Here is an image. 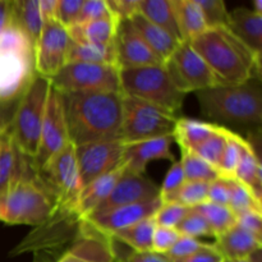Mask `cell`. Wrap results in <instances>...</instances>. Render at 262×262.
<instances>
[{
	"label": "cell",
	"instance_id": "12",
	"mask_svg": "<svg viewBox=\"0 0 262 262\" xmlns=\"http://www.w3.org/2000/svg\"><path fill=\"white\" fill-rule=\"evenodd\" d=\"M71 38L68 31L55 19L43 22L42 31L33 48V64L37 76L51 79L67 64Z\"/></svg>",
	"mask_w": 262,
	"mask_h": 262
},
{
	"label": "cell",
	"instance_id": "13",
	"mask_svg": "<svg viewBox=\"0 0 262 262\" xmlns=\"http://www.w3.org/2000/svg\"><path fill=\"white\" fill-rule=\"evenodd\" d=\"M68 143L69 138L66 117H64L63 95L51 84L42 128H41L40 145H38L37 154L32 160V165L36 171L40 170L51 156L59 152Z\"/></svg>",
	"mask_w": 262,
	"mask_h": 262
},
{
	"label": "cell",
	"instance_id": "31",
	"mask_svg": "<svg viewBox=\"0 0 262 262\" xmlns=\"http://www.w3.org/2000/svg\"><path fill=\"white\" fill-rule=\"evenodd\" d=\"M217 127L219 125L214 123L191 118H178L174 127L173 140L177 141L181 151H193L202 141L211 136Z\"/></svg>",
	"mask_w": 262,
	"mask_h": 262
},
{
	"label": "cell",
	"instance_id": "41",
	"mask_svg": "<svg viewBox=\"0 0 262 262\" xmlns=\"http://www.w3.org/2000/svg\"><path fill=\"white\" fill-rule=\"evenodd\" d=\"M176 229L181 235L194 238V239L201 237H214L206 220L192 209H189Z\"/></svg>",
	"mask_w": 262,
	"mask_h": 262
},
{
	"label": "cell",
	"instance_id": "46",
	"mask_svg": "<svg viewBox=\"0 0 262 262\" xmlns=\"http://www.w3.org/2000/svg\"><path fill=\"white\" fill-rule=\"evenodd\" d=\"M204 245L205 243L200 242L199 239L186 237V235H179L177 242L174 243L173 247L165 253V256L171 261L182 260V258H186L188 257V256L193 255V253L197 252L200 248H202Z\"/></svg>",
	"mask_w": 262,
	"mask_h": 262
},
{
	"label": "cell",
	"instance_id": "4",
	"mask_svg": "<svg viewBox=\"0 0 262 262\" xmlns=\"http://www.w3.org/2000/svg\"><path fill=\"white\" fill-rule=\"evenodd\" d=\"M55 200L31 168L0 188V222L9 225L38 227L55 210Z\"/></svg>",
	"mask_w": 262,
	"mask_h": 262
},
{
	"label": "cell",
	"instance_id": "26",
	"mask_svg": "<svg viewBox=\"0 0 262 262\" xmlns=\"http://www.w3.org/2000/svg\"><path fill=\"white\" fill-rule=\"evenodd\" d=\"M119 20L113 15L92 20V22L78 23L67 28L69 38L73 42L90 43V45H109L113 43L117 35Z\"/></svg>",
	"mask_w": 262,
	"mask_h": 262
},
{
	"label": "cell",
	"instance_id": "53",
	"mask_svg": "<svg viewBox=\"0 0 262 262\" xmlns=\"http://www.w3.org/2000/svg\"><path fill=\"white\" fill-rule=\"evenodd\" d=\"M56 3L58 0H40V12L43 22L55 19Z\"/></svg>",
	"mask_w": 262,
	"mask_h": 262
},
{
	"label": "cell",
	"instance_id": "40",
	"mask_svg": "<svg viewBox=\"0 0 262 262\" xmlns=\"http://www.w3.org/2000/svg\"><path fill=\"white\" fill-rule=\"evenodd\" d=\"M188 211V207L182 206V205L177 204V202H161L160 207H159L158 211L154 215L156 227L176 229Z\"/></svg>",
	"mask_w": 262,
	"mask_h": 262
},
{
	"label": "cell",
	"instance_id": "29",
	"mask_svg": "<svg viewBox=\"0 0 262 262\" xmlns=\"http://www.w3.org/2000/svg\"><path fill=\"white\" fill-rule=\"evenodd\" d=\"M173 7L182 41L189 42L207 30L197 0H173Z\"/></svg>",
	"mask_w": 262,
	"mask_h": 262
},
{
	"label": "cell",
	"instance_id": "52",
	"mask_svg": "<svg viewBox=\"0 0 262 262\" xmlns=\"http://www.w3.org/2000/svg\"><path fill=\"white\" fill-rule=\"evenodd\" d=\"M115 262H173L169 260L165 255L154 252V251H146V252H136L132 251L127 256L115 257Z\"/></svg>",
	"mask_w": 262,
	"mask_h": 262
},
{
	"label": "cell",
	"instance_id": "15",
	"mask_svg": "<svg viewBox=\"0 0 262 262\" xmlns=\"http://www.w3.org/2000/svg\"><path fill=\"white\" fill-rule=\"evenodd\" d=\"M35 74L33 55L0 49V106L19 99Z\"/></svg>",
	"mask_w": 262,
	"mask_h": 262
},
{
	"label": "cell",
	"instance_id": "22",
	"mask_svg": "<svg viewBox=\"0 0 262 262\" xmlns=\"http://www.w3.org/2000/svg\"><path fill=\"white\" fill-rule=\"evenodd\" d=\"M33 168L32 160L19 150L10 130V120L0 132V188Z\"/></svg>",
	"mask_w": 262,
	"mask_h": 262
},
{
	"label": "cell",
	"instance_id": "51",
	"mask_svg": "<svg viewBox=\"0 0 262 262\" xmlns=\"http://www.w3.org/2000/svg\"><path fill=\"white\" fill-rule=\"evenodd\" d=\"M173 262H224V257H223L222 253L216 250L214 245L205 243L202 248H200L193 255Z\"/></svg>",
	"mask_w": 262,
	"mask_h": 262
},
{
	"label": "cell",
	"instance_id": "11",
	"mask_svg": "<svg viewBox=\"0 0 262 262\" xmlns=\"http://www.w3.org/2000/svg\"><path fill=\"white\" fill-rule=\"evenodd\" d=\"M171 81L184 95L217 86L214 74L189 42L182 41L164 63Z\"/></svg>",
	"mask_w": 262,
	"mask_h": 262
},
{
	"label": "cell",
	"instance_id": "43",
	"mask_svg": "<svg viewBox=\"0 0 262 262\" xmlns=\"http://www.w3.org/2000/svg\"><path fill=\"white\" fill-rule=\"evenodd\" d=\"M184 182H186V177H184L183 166H182L181 160L174 161L173 165L170 166V169L166 173L163 184L160 187L161 201H166L174 192H177L181 188V186Z\"/></svg>",
	"mask_w": 262,
	"mask_h": 262
},
{
	"label": "cell",
	"instance_id": "27",
	"mask_svg": "<svg viewBox=\"0 0 262 262\" xmlns=\"http://www.w3.org/2000/svg\"><path fill=\"white\" fill-rule=\"evenodd\" d=\"M9 23L17 26L30 38L35 48L43 27V20L40 12V0L12 2Z\"/></svg>",
	"mask_w": 262,
	"mask_h": 262
},
{
	"label": "cell",
	"instance_id": "19",
	"mask_svg": "<svg viewBox=\"0 0 262 262\" xmlns=\"http://www.w3.org/2000/svg\"><path fill=\"white\" fill-rule=\"evenodd\" d=\"M119 69L163 64L136 32L129 19L120 20L114 40Z\"/></svg>",
	"mask_w": 262,
	"mask_h": 262
},
{
	"label": "cell",
	"instance_id": "39",
	"mask_svg": "<svg viewBox=\"0 0 262 262\" xmlns=\"http://www.w3.org/2000/svg\"><path fill=\"white\" fill-rule=\"evenodd\" d=\"M242 136L233 132V130H229L227 145H225L219 165H217L220 176L224 177V178H233V176H234V171L237 169L238 163H239L241 154H242Z\"/></svg>",
	"mask_w": 262,
	"mask_h": 262
},
{
	"label": "cell",
	"instance_id": "9",
	"mask_svg": "<svg viewBox=\"0 0 262 262\" xmlns=\"http://www.w3.org/2000/svg\"><path fill=\"white\" fill-rule=\"evenodd\" d=\"M50 81L61 94L120 92L119 68L107 64L67 63Z\"/></svg>",
	"mask_w": 262,
	"mask_h": 262
},
{
	"label": "cell",
	"instance_id": "36",
	"mask_svg": "<svg viewBox=\"0 0 262 262\" xmlns=\"http://www.w3.org/2000/svg\"><path fill=\"white\" fill-rule=\"evenodd\" d=\"M228 133H229V129L219 125L216 130L211 136H209L206 140L202 141L192 152H194L202 160H205L210 165L217 169L220 158H222L223 151H224L225 145H227Z\"/></svg>",
	"mask_w": 262,
	"mask_h": 262
},
{
	"label": "cell",
	"instance_id": "16",
	"mask_svg": "<svg viewBox=\"0 0 262 262\" xmlns=\"http://www.w3.org/2000/svg\"><path fill=\"white\" fill-rule=\"evenodd\" d=\"M158 197H160V187L158 184L154 183L145 174L132 173L125 168V171L117 182L107 199L95 210L91 216L110 211L117 207L125 206V205L137 204V202L147 201V200H154Z\"/></svg>",
	"mask_w": 262,
	"mask_h": 262
},
{
	"label": "cell",
	"instance_id": "14",
	"mask_svg": "<svg viewBox=\"0 0 262 262\" xmlns=\"http://www.w3.org/2000/svg\"><path fill=\"white\" fill-rule=\"evenodd\" d=\"M125 143L122 140L101 141L76 146L82 188L94 179L124 164Z\"/></svg>",
	"mask_w": 262,
	"mask_h": 262
},
{
	"label": "cell",
	"instance_id": "6",
	"mask_svg": "<svg viewBox=\"0 0 262 262\" xmlns=\"http://www.w3.org/2000/svg\"><path fill=\"white\" fill-rule=\"evenodd\" d=\"M83 223L84 220L72 209V202L55 206L50 217L33 228L32 232L10 251V256L32 252L53 260L54 256H60L79 237Z\"/></svg>",
	"mask_w": 262,
	"mask_h": 262
},
{
	"label": "cell",
	"instance_id": "35",
	"mask_svg": "<svg viewBox=\"0 0 262 262\" xmlns=\"http://www.w3.org/2000/svg\"><path fill=\"white\" fill-rule=\"evenodd\" d=\"M181 163L182 166H183L186 181H197L210 183V182L222 177L216 168H214L209 163L202 160L201 158H199L192 151H181Z\"/></svg>",
	"mask_w": 262,
	"mask_h": 262
},
{
	"label": "cell",
	"instance_id": "55",
	"mask_svg": "<svg viewBox=\"0 0 262 262\" xmlns=\"http://www.w3.org/2000/svg\"><path fill=\"white\" fill-rule=\"evenodd\" d=\"M33 262H53L50 257H46L43 255H35V258H33Z\"/></svg>",
	"mask_w": 262,
	"mask_h": 262
},
{
	"label": "cell",
	"instance_id": "58",
	"mask_svg": "<svg viewBox=\"0 0 262 262\" xmlns=\"http://www.w3.org/2000/svg\"><path fill=\"white\" fill-rule=\"evenodd\" d=\"M224 262H251L250 258H242V260H224Z\"/></svg>",
	"mask_w": 262,
	"mask_h": 262
},
{
	"label": "cell",
	"instance_id": "32",
	"mask_svg": "<svg viewBox=\"0 0 262 262\" xmlns=\"http://www.w3.org/2000/svg\"><path fill=\"white\" fill-rule=\"evenodd\" d=\"M67 63H89L117 66V51L114 42L109 45H90L71 40L67 54Z\"/></svg>",
	"mask_w": 262,
	"mask_h": 262
},
{
	"label": "cell",
	"instance_id": "44",
	"mask_svg": "<svg viewBox=\"0 0 262 262\" xmlns=\"http://www.w3.org/2000/svg\"><path fill=\"white\" fill-rule=\"evenodd\" d=\"M82 4H83V0H58L55 20L64 28L72 27L76 25Z\"/></svg>",
	"mask_w": 262,
	"mask_h": 262
},
{
	"label": "cell",
	"instance_id": "34",
	"mask_svg": "<svg viewBox=\"0 0 262 262\" xmlns=\"http://www.w3.org/2000/svg\"><path fill=\"white\" fill-rule=\"evenodd\" d=\"M192 210L199 212L206 220L214 238L219 237L237 224V215L228 206L206 201L204 204L192 207Z\"/></svg>",
	"mask_w": 262,
	"mask_h": 262
},
{
	"label": "cell",
	"instance_id": "47",
	"mask_svg": "<svg viewBox=\"0 0 262 262\" xmlns=\"http://www.w3.org/2000/svg\"><path fill=\"white\" fill-rule=\"evenodd\" d=\"M179 235L181 234L177 232V229L156 227L152 239V251L154 252L161 253V255H165L173 247L174 243L179 238Z\"/></svg>",
	"mask_w": 262,
	"mask_h": 262
},
{
	"label": "cell",
	"instance_id": "23",
	"mask_svg": "<svg viewBox=\"0 0 262 262\" xmlns=\"http://www.w3.org/2000/svg\"><path fill=\"white\" fill-rule=\"evenodd\" d=\"M227 27L255 55L261 58L262 14L247 8H237L229 13Z\"/></svg>",
	"mask_w": 262,
	"mask_h": 262
},
{
	"label": "cell",
	"instance_id": "3",
	"mask_svg": "<svg viewBox=\"0 0 262 262\" xmlns=\"http://www.w3.org/2000/svg\"><path fill=\"white\" fill-rule=\"evenodd\" d=\"M202 115L214 124L230 130L260 132L262 90L260 78L234 86H217L196 92Z\"/></svg>",
	"mask_w": 262,
	"mask_h": 262
},
{
	"label": "cell",
	"instance_id": "37",
	"mask_svg": "<svg viewBox=\"0 0 262 262\" xmlns=\"http://www.w3.org/2000/svg\"><path fill=\"white\" fill-rule=\"evenodd\" d=\"M229 183V202L228 207L234 212L235 215H239L248 210H260L261 202H258L252 194L251 189L239 181L234 178H228Z\"/></svg>",
	"mask_w": 262,
	"mask_h": 262
},
{
	"label": "cell",
	"instance_id": "48",
	"mask_svg": "<svg viewBox=\"0 0 262 262\" xmlns=\"http://www.w3.org/2000/svg\"><path fill=\"white\" fill-rule=\"evenodd\" d=\"M110 14L117 20L130 19L136 13H138L140 0H106Z\"/></svg>",
	"mask_w": 262,
	"mask_h": 262
},
{
	"label": "cell",
	"instance_id": "33",
	"mask_svg": "<svg viewBox=\"0 0 262 262\" xmlns=\"http://www.w3.org/2000/svg\"><path fill=\"white\" fill-rule=\"evenodd\" d=\"M155 229V219H154V216H151L137 223V224L130 225L125 229L113 233L109 238L119 241L120 243H124L136 252H146V251H152V239Z\"/></svg>",
	"mask_w": 262,
	"mask_h": 262
},
{
	"label": "cell",
	"instance_id": "24",
	"mask_svg": "<svg viewBox=\"0 0 262 262\" xmlns=\"http://www.w3.org/2000/svg\"><path fill=\"white\" fill-rule=\"evenodd\" d=\"M261 238H257L252 233L238 227L237 224L215 238L214 243L224 260L248 258L256 251L261 250Z\"/></svg>",
	"mask_w": 262,
	"mask_h": 262
},
{
	"label": "cell",
	"instance_id": "56",
	"mask_svg": "<svg viewBox=\"0 0 262 262\" xmlns=\"http://www.w3.org/2000/svg\"><path fill=\"white\" fill-rule=\"evenodd\" d=\"M253 5H255V9H252L253 12L258 13V14H262V0H255Z\"/></svg>",
	"mask_w": 262,
	"mask_h": 262
},
{
	"label": "cell",
	"instance_id": "17",
	"mask_svg": "<svg viewBox=\"0 0 262 262\" xmlns=\"http://www.w3.org/2000/svg\"><path fill=\"white\" fill-rule=\"evenodd\" d=\"M160 205L161 200L160 197H158V199L125 205V206L117 207V209L102 212V214L94 215V216L87 217L84 222L90 227L94 228L96 232L110 237L113 233L118 232V230L125 229L130 225H135L147 217L154 216Z\"/></svg>",
	"mask_w": 262,
	"mask_h": 262
},
{
	"label": "cell",
	"instance_id": "1",
	"mask_svg": "<svg viewBox=\"0 0 262 262\" xmlns=\"http://www.w3.org/2000/svg\"><path fill=\"white\" fill-rule=\"evenodd\" d=\"M63 95L69 142L74 146L119 140L122 92H74Z\"/></svg>",
	"mask_w": 262,
	"mask_h": 262
},
{
	"label": "cell",
	"instance_id": "50",
	"mask_svg": "<svg viewBox=\"0 0 262 262\" xmlns=\"http://www.w3.org/2000/svg\"><path fill=\"white\" fill-rule=\"evenodd\" d=\"M237 225L247 232L252 233L257 238L262 235V211L260 210H248L237 215Z\"/></svg>",
	"mask_w": 262,
	"mask_h": 262
},
{
	"label": "cell",
	"instance_id": "38",
	"mask_svg": "<svg viewBox=\"0 0 262 262\" xmlns=\"http://www.w3.org/2000/svg\"><path fill=\"white\" fill-rule=\"evenodd\" d=\"M207 188H209V183L206 182L186 181L182 184L181 188L174 192L166 201L177 202L182 206L192 209L207 201Z\"/></svg>",
	"mask_w": 262,
	"mask_h": 262
},
{
	"label": "cell",
	"instance_id": "5",
	"mask_svg": "<svg viewBox=\"0 0 262 262\" xmlns=\"http://www.w3.org/2000/svg\"><path fill=\"white\" fill-rule=\"evenodd\" d=\"M50 89V79L35 74L26 91L18 99L17 106L10 118V130L15 145L31 160L35 159L40 145L41 128Z\"/></svg>",
	"mask_w": 262,
	"mask_h": 262
},
{
	"label": "cell",
	"instance_id": "30",
	"mask_svg": "<svg viewBox=\"0 0 262 262\" xmlns=\"http://www.w3.org/2000/svg\"><path fill=\"white\" fill-rule=\"evenodd\" d=\"M138 13L151 23L166 31L178 42H182L181 33L177 25L173 0H140Z\"/></svg>",
	"mask_w": 262,
	"mask_h": 262
},
{
	"label": "cell",
	"instance_id": "21",
	"mask_svg": "<svg viewBox=\"0 0 262 262\" xmlns=\"http://www.w3.org/2000/svg\"><path fill=\"white\" fill-rule=\"evenodd\" d=\"M125 171V165H120L119 168L99 177L90 182L89 184L81 189L74 201L72 202V209L82 220H86L91 216L95 210L107 199L110 192L115 187L117 182Z\"/></svg>",
	"mask_w": 262,
	"mask_h": 262
},
{
	"label": "cell",
	"instance_id": "8",
	"mask_svg": "<svg viewBox=\"0 0 262 262\" xmlns=\"http://www.w3.org/2000/svg\"><path fill=\"white\" fill-rule=\"evenodd\" d=\"M178 117L160 106L123 95L119 140L124 143L173 136Z\"/></svg>",
	"mask_w": 262,
	"mask_h": 262
},
{
	"label": "cell",
	"instance_id": "25",
	"mask_svg": "<svg viewBox=\"0 0 262 262\" xmlns=\"http://www.w3.org/2000/svg\"><path fill=\"white\" fill-rule=\"evenodd\" d=\"M129 20L136 32L141 36V38L148 46V49L155 54L156 58L163 64L165 63L170 58L171 54L174 53L177 46L179 45L178 41L173 36L169 35L166 31H164L163 28L158 27L150 20L146 19L140 13H136Z\"/></svg>",
	"mask_w": 262,
	"mask_h": 262
},
{
	"label": "cell",
	"instance_id": "2",
	"mask_svg": "<svg viewBox=\"0 0 262 262\" xmlns=\"http://www.w3.org/2000/svg\"><path fill=\"white\" fill-rule=\"evenodd\" d=\"M220 86H234L260 78L261 58L238 40L227 26L207 28L189 41Z\"/></svg>",
	"mask_w": 262,
	"mask_h": 262
},
{
	"label": "cell",
	"instance_id": "10",
	"mask_svg": "<svg viewBox=\"0 0 262 262\" xmlns=\"http://www.w3.org/2000/svg\"><path fill=\"white\" fill-rule=\"evenodd\" d=\"M38 177L55 200L56 206L71 204L82 189L81 174L76 156V146L71 142L51 156Z\"/></svg>",
	"mask_w": 262,
	"mask_h": 262
},
{
	"label": "cell",
	"instance_id": "57",
	"mask_svg": "<svg viewBox=\"0 0 262 262\" xmlns=\"http://www.w3.org/2000/svg\"><path fill=\"white\" fill-rule=\"evenodd\" d=\"M9 120H10V119L7 120V118H5L4 115H3L2 113H0V132H2V129H3V128H4V125L7 124V123L9 122Z\"/></svg>",
	"mask_w": 262,
	"mask_h": 262
},
{
	"label": "cell",
	"instance_id": "20",
	"mask_svg": "<svg viewBox=\"0 0 262 262\" xmlns=\"http://www.w3.org/2000/svg\"><path fill=\"white\" fill-rule=\"evenodd\" d=\"M173 141V136H168V137L151 138L140 142L125 143L124 165L127 170L136 174H145L150 161H176L170 148Z\"/></svg>",
	"mask_w": 262,
	"mask_h": 262
},
{
	"label": "cell",
	"instance_id": "54",
	"mask_svg": "<svg viewBox=\"0 0 262 262\" xmlns=\"http://www.w3.org/2000/svg\"><path fill=\"white\" fill-rule=\"evenodd\" d=\"M10 12H12V2L0 0V36L10 22Z\"/></svg>",
	"mask_w": 262,
	"mask_h": 262
},
{
	"label": "cell",
	"instance_id": "18",
	"mask_svg": "<svg viewBox=\"0 0 262 262\" xmlns=\"http://www.w3.org/2000/svg\"><path fill=\"white\" fill-rule=\"evenodd\" d=\"M55 262H115L114 241L84 222L79 237Z\"/></svg>",
	"mask_w": 262,
	"mask_h": 262
},
{
	"label": "cell",
	"instance_id": "45",
	"mask_svg": "<svg viewBox=\"0 0 262 262\" xmlns=\"http://www.w3.org/2000/svg\"><path fill=\"white\" fill-rule=\"evenodd\" d=\"M110 15L112 14H110V10L107 8L106 0H83L76 25L92 22V20L110 17Z\"/></svg>",
	"mask_w": 262,
	"mask_h": 262
},
{
	"label": "cell",
	"instance_id": "7",
	"mask_svg": "<svg viewBox=\"0 0 262 262\" xmlns=\"http://www.w3.org/2000/svg\"><path fill=\"white\" fill-rule=\"evenodd\" d=\"M120 92L124 96L177 113L183 106L186 95L177 89L164 64L119 69Z\"/></svg>",
	"mask_w": 262,
	"mask_h": 262
},
{
	"label": "cell",
	"instance_id": "28",
	"mask_svg": "<svg viewBox=\"0 0 262 262\" xmlns=\"http://www.w3.org/2000/svg\"><path fill=\"white\" fill-rule=\"evenodd\" d=\"M233 178L247 186L255 196V199L258 202H261L262 170L260 159H258V155L252 143L245 138H243L242 142V154H241L239 163H238Z\"/></svg>",
	"mask_w": 262,
	"mask_h": 262
},
{
	"label": "cell",
	"instance_id": "42",
	"mask_svg": "<svg viewBox=\"0 0 262 262\" xmlns=\"http://www.w3.org/2000/svg\"><path fill=\"white\" fill-rule=\"evenodd\" d=\"M207 28L227 26L229 12L223 0H197Z\"/></svg>",
	"mask_w": 262,
	"mask_h": 262
},
{
	"label": "cell",
	"instance_id": "49",
	"mask_svg": "<svg viewBox=\"0 0 262 262\" xmlns=\"http://www.w3.org/2000/svg\"><path fill=\"white\" fill-rule=\"evenodd\" d=\"M207 201L216 205L228 206L229 202V183L228 178L220 177L215 181L210 182L207 188Z\"/></svg>",
	"mask_w": 262,
	"mask_h": 262
}]
</instances>
